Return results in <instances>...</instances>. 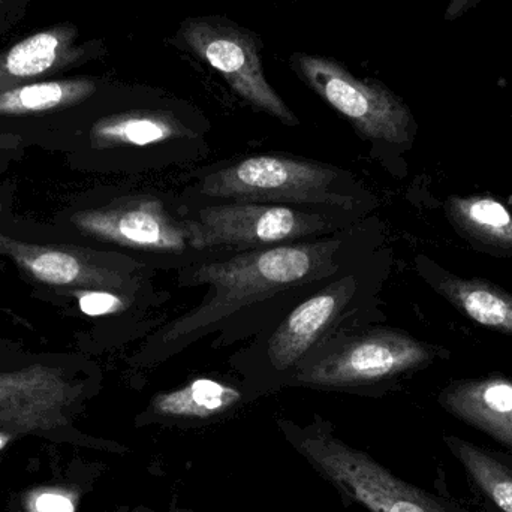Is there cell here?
<instances>
[{"label":"cell","mask_w":512,"mask_h":512,"mask_svg":"<svg viewBox=\"0 0 512 512\" xmlns=\"http://www.w3.org/2000/svg\"><path fill=\"white\" fill-rule=\"evenodd\" d=\"M0 254L11 256L33 279L47 285L113 291L128 283L126 274L71 249L27 245L0 236Z\"/></svg>","instance_id":"obj_12"},{"label":"cell","mask_w":512,"mask_h":512,"mask_svg":"<svg viewBox=\"0 0 512 512\" xmlns=\"http://www.w3.org/2000/svg\"><path fill=\"white\" fill-rule=\"evenodd\" d=\"M429 283L462 315L512 336V294L484 279H465L435 268Z\"/></svg>","instance_id":"obj_16"},{"label":"cell","mask_w":512,"mask_h":512,"mask_svg":"<svg viewBox=\"0 0 512 512\" xmlns=\"http://www.w3.org/2000/svg\"><path fill=\"white\" fill-rule=\"evenodd\" d=\"M451 227L480 251L512 256V212L493 195H453L445 203Z\"/></svg>","instance_id":"obj_15"},{"label":"cell","mask_w":512,"mask_h":512,"mask_svg":"<svg viewBox=\"0 0 512 512\" xmlns=\"http://www.w3.org/2000/svg\"><path fill=\"white\" fill-rule=\"evenodd\" d=\"M171 44L218 71L231 90L255 110L285 125H298L297 116L265 77L264 42L254 30L224 15L188 17L180 23Z\"/></svg>","instance_id":"obj_2"},{"label":"cell","mask_w":512,"mask_h":512,"mask_svg":"<svg viewBox=\"0 0 512 512\" xmlns=\"http://www.w3.org/2000/svg\"><path fill=\"white\" fill-rule=\"evenodd\" d=\"M339 245L319 242L276 246L200 265L195 270L194 282L209 283L212 297L168 325L162 342H176L201 328L212 327L249 304L330 274Z\"/></svg>","instance_id":"obj_1"},{"label":"cell","mask_w":512,"mask_h":512,"mask_svg":"<svg viewBox=\"0 0 512 512\" xmlns=\"http://www.w3.org/2000/svg\"><path fill=\"white\" fill-rule=\"evenodd\" d=\"M32 512H75V502L71 495L62 490L47 489L33 493L30 499Z\"/></svg>","instance_id":"obj_21"},{"label":"cell","mask_w":512,"mask_h":512,"mask_svg":"<svg viewBox=\"0 0 512 512\" xmlns=\"http://www.w3.org/2000/svg\"><path fill=\"white\" fill-rule=\"evenodd\" d=\"M186 225L192 248H252L310 236L324 219L286 206L240 203L207 207Z\"/></svg>","instance_id":"obj_6"},{"label":"cell","mask_w":512,"mask_h":512,"mask_svg":"<svg viewBox=\"0 0 512 512\" xmlns=\"http://www.w3.org/2000/svg\"><path fill=\"white\" fill-rule=\"evenodd\" d=\"M448 447L477 486L504 512H512V468L495 454L459 438H448Z\"/></svg>","instance_id":"obj_19"},{"label":"cell","mask_w":512,"mask_h":512,"mask_svg":"<svg viewBox=\"0 0 512 512\" xmlns=\"http://www.w3.org/2000/svg\"><path fill=\"white\" fill-rule=\"evenodd\" d=\"M481 2L483 0H450L447 9H445V23H454V21L460 20L469 12L474 11L475 8H478Z\"/></svg>","instance_id":"obj_23"},{"label":"cell","mask_w":512,"mask_h":512,"mask_svg":"<svg viewBox=\"0 0 512 512\" xmlns=\"http://www.w3.org/2000/svg\"><path fill=\"white\" fill-rule=\"evenodd\" d=\"M339 173L331 167L286 156L262 155L243 159L210 174L201 192L237 201H285L300 204H340L334 191Z\"/></svg>","instance_id":"obj_4"},{"label":"cell","mask_w":512,"mask_h":512,"mask_svg":"<svg viewBox=\"0 0 512 512\" xmlns=\"http://www.w3.org/2000/svg\"><path fill=\"white\" fill-rule=\"evenodd\" d=\"M18 435H21V433H18L17 430L9 429V427L6 426H0V453H2V451L5 450V448L8 447V445L11 444Z\"/></svg>","instance_id":"obj_24"},{"label":"cell","mask_w":512,"mask_h":512,"mask_svg":"<svg viewBox=\"0 0 512 512\" xmlns=\"http://www.w3.org/2000/svg\"><path fill=\"white\" fill-rule=\"evenodd\" d=\"M191 134L171 111L128 110L96 117L90 123L89 138L93 146L141 147L164 143Z\"/></svg>","instance_id":"obj_17"},{"label":"cell","mask_w":512,"mask_h":512,"mask_svg":"<svg viewBox=\"0 0 512 512\" xmlns=\"http://www.w3.org/2000/svg\"><path fill=\"white\" fill-rule=\"evenodd\" d=\"M80 29L72 21H60L33 30L0 50V92L65 77L68 72L107 56L104 39L80 42Z\"/></svg>","instance_id":"obj_8"},{"label":"cell","mask_w":512,"mask_h":512,"mask_svg":"<svg viewBox=\"0 0 512 512\" xmlns=\"http://www.w3.org/2000/svg\"><path fill=\"white\" fill-rule=\"evenodd\" d=\"M18 141V135L9 134V132H0V152L3 149H9L11 144H15Z\"/></svg>","instance_id":"obj_25"},{"label":"cell","mask_w":512,"mask_h":512,"mask_svg":"<svg viewBox=\"0 0 512 512\" xmlns=\"http://www.w3.org/2000/svg\"><path fill=\"white\" fill-rule=\"evenodd\" d=\"M33 0H0V39L11 33L26 17Z\"/></svg>","instance_id":"obj_22"},{"label":"cell","mask_w":512,"mask_h":512,"mask_svg":"<svg viewBox=\"0 0 512 512\" xmlns=\"http://www.w3.org/2000/svg\"><path fill=\"white\" fill-rule=\"evenodd\" d=\"M303 456L334 486L372 512H454L439 499L403 483L366 453L331 436L300 442Z\"/></svg>","instance_id":"obj_5"},{"label":"cell","mask_w":512,"mask_h":512,"mask_svg":"<svg viewBox=\"0 0 512 512\" xmlns=\"http://www.w3.org/2000/svg\"><path fill=\"white\" fill-rule=\"evenodd\" d=\"M114 86L93 75L51 78L0 92V132L65 128L104 101Z\"/></svg>","instance_id":"obj_9"},{"label":"cell","mask_w":512,"mask_h":512,"mask_svg":"<svg viewBox=\"0 0 512 512\" xmlns=\"http://www.w3.org/2000/svg\"><path fill=\"white\" fill-rule=\"evenodd\" d=\"M435 349L408 334L376 330L312 364L300 379L321 387H351L393 378L432 363Z\"/></svg>","instance_id":"obj_7"},{"label":"cell","mask_w":512,"mask_h":512,"mask_svg":"<svg viewBox=\"0 0 512 512\" xmlns=\"http://www.w3.org/2000/svg\"><path fill=\"white\" fill-rule=\"evenodd\" d=\"M242 399L236 388L213 379H195L179 390L153 400L156 414L176 418H210L222 414Z\"/></svg>","instance_id":"obj_18"},{"label":"cell","mask_w":512,"mask_h":512,"mask_svg":"<svg viewBox=\"0 0 512 512\" xmlns=\"http://www.w3.org/2000/svg\"><path fill=\"white\" fill-rule=\"evenodd\" d=\"M77 396L78 387L51 367L0 373V426L18 433L59 429Z\"/></svg>","instance_id":"obj_11"},{"label":"cell","mask_w":512,"mask_h":512,"mask_svg":"<svg viewBox=\"0 0 512 512\" xmlns=\"http://www.w3.org/2000/svg\"><path fill=\"white\" fill-rule=\"evenodd\" d=\"M294 74L369 140L409 144L417 123L406 102L375 78H358L334 57L298 53L289 57Z\"/></svg>","instance_id":"obj_3"},{"label":"cell","mask_w":512,"mask_h":512,"mask_svg":"<svg viewBox=\"0 0 512 512\" xmlns=\"http://www.w3.org/2000/svg\"><path fill=\"white\" fill-rule=\"evenodd\" d=\"M75 224L87 236L128 248L182 252L189 245L186 225L171 219L156 198H134L80 213Z\"/></svg>","instance_id":"obj_10"},{"label":"cell","mask_w":512,"mask_h":512,"mask_svg":"<svg viewBox=\"0 0 512 512\" xmlns=\"http://www.w3.org/2000/svg\"><path fill=\"white\" fill-rule=\"evenodd\" d=\"M78 307L89 316L111 315L125 309V301L107 289H86L78 295Z\"/></svg>","instance_id":"obj_20"},{"label":"cell","mask_w":512,"mask_h":512,"mask_svg":"<svg viewBox=\"0 0 512 512\" xmlns=\"http://www.w3.org/2000/svg\"><path fill=\"white\" fill-rule=\"evenodd\" d=\"M441 403L450 414L512 448V381L504 376L456 381Z\"/></svg>","instance_id":"obj_14"},{"label":"cell","mask_w":512,"mask_h":512,"mask_svg":"<svg viewBox=\"0 0 512 512\" xmlns=\"http://www.w3.org/2000/svg\"><path fill=\"white\" fill-rule=\"evenodd\" d=\"M354 291V279L346 277L300 304L271 336L268 357L274 367L285 370L303 358L340 315Z\"/></svg>","instance_id":"obj_13"}]
</instances>
